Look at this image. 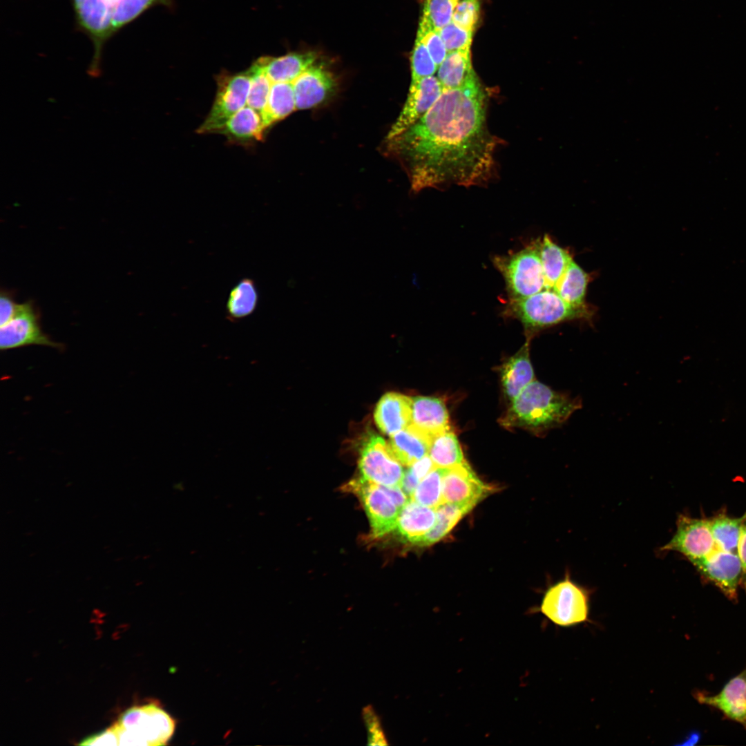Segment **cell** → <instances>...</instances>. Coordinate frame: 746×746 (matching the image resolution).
Returning a JSON list of instances; mask_svg holds the SVG:
<instances>
[{
	"mask_svg": "<svg viewBox=\"0 0 746 746\" xmlns=\"http://www.w3.org/2000/svg\"><path fill=\"white\" fill-rule=\"evenodd\" d=\"M488 95L477 74L443 90L416 123L388 140L412 190L481 185L492 177L499 144L488 126Z\"/></svg>",
	"mask_w": 746,
	"mask_h": 746,
	"instance_id": "6da1fadb",
	"label": "cell"
},
{
	"mask_svg": "<svg viewBox=\"0 0 746 746\" xmlns=\"http://www.w3.org/2000/svg\"><path fill=\"white\" fill-rule=\"evenodd\" d=\"M581 406L579 399L555 391L535 379L510 403L499 423L507 429L522 428L542 434L563 424Z\"/></svg>",
	"mask_w": 746,
	"mask_h": 746,
	"instance_id": "7a4b0ae2",
	"label": "cell"
},
{
	"mask_svg": "<svg viewBox=\"0 0 746 746\" xmlns=\"http://www.w3.org/2000/svg\"><path fill=\"white\" fill-rule=\"evenodd\" d=\"M77 21L94 45L88 74L99 75L102 47L116 31L156 5L170 6L171 0H71Z\"/></svg>",
	"mask_w": 746,
	"mask_h": 746,
	"instance_id": "3957f363",
	"label": "cell"
},
{
	"mask_svg": "<svg viewBox=\"0 0 746 746\" xmlns=\"http://www.w3.org/2000/svg\"><path fill=\"white\" fill-rule=\"evenodd\" d=\"M119 745H165L173 736L176 720L158 702L131 707L113 724Z\"/></svg>",
	"mask_w": 746,
	"mask_h": 746,
	"instance_id": "277c9868",
	"label": "cell"
},
{
	"mask_svg": "<svg viewBox=\"0 0 746 746\" xmlns=\"http://www.w3.org/2000/svg\"><path fill=\"white\" fill-rule=\"evenodd\" d=\"M508 309L530 331L590 316L586 306H573L551 289H544L526 298H511Z\"/></svg>",
	"mask_w": 746,
	"mask_h": 746,
	"instance_id": "5b68a950",
	"label": "cell"
},
{
	"mask_svg": "<svg viewBox=\"0 0 746 746\" xmlns=\"http://www.w3.org/2000/svg\"><path fill=\"white\" fill-rule=\"evenodd\" d=\"M591 591L573 582L570 573L546 591L540 611L560 627H571L589 619Z\"/></svg>",
	"mask_w": 746,
	"mask_h": 746,
	"instance_id": "8992f818",
	"label": "cell"
},
{
	"mask_svg": "<svg viewBox=\"0 0 746 746\" xmlns=\"http://www.w3.org/2000/svg\"><path fill=\"white\" fill-rule=\"evenodd\" d=\"M495 265L501 271L511 298L530 296L545 289L539 242L506 257H498Z\"/></svg>",
	"mask_w": 746,
	"mask_h": 746,
	"instance_id": "52a82bcc",
	"label": "cell"
},
{
	"mask_svg": "<svg viewBox=\"0 0 746 746\" xmlns=\"http://www.w3.org/2000/svg\"><path fill=\"white\" fill-rule=\"evenodd\" d=\"M216 81L215 99L209 114L196 131L199 134L218 133L247 102L251 85L247 70L239 73L222 71L216 76Z\"/></svg>",
	"mask_w": 746,
	"mask_h": 746,
	"instance_id": "ba28073f",
	"label": "cell"
},
{
	"mask_svg": "<svg viewBox=\"0 0 746 746\" xmlns=\"http://www.w3.org/2000/svg\"><path fill=\"white\" fill-rule=\"evenodd\" d=\"M358 468L360 479L384 486H401L405 473L388 443L375 434L363 441Z\"/></svg>",
	"mask_w": 746,
	"mask_h": 746,
	"instance_id": "9c48e42d",
	"label": "cell"
},
{
	"mask_svg": "<svg viewBox=\"0 0 746 746\" xmlns=\"http://www.w3.org/2000/svg\"><path fill=\"white\" fill-rule=\"evenodd\" d=\"M716 547L709 519L680 514L674 535L660 550L678 552L694 565L710 555Z\"/></svg>",
	"mask_w": 746,
	"mask_h": 746,
	"instance_id": "30bf717a",
	"label": "cell"
},
{
	"mask_svg": "<svg viewBox=\"0 0 746 746\" xmlns=\"http://www.w3.org/2000/svg\"><path fill=\"white\" fill-rule=\"evenodd\" d=\"M348 486L363 504L374 537H382L396 529L401 509L382 486L360 478L352 481Z\"/></svg>",
	"mask_w": 746,
	"mask_h": 746,
	"instance_id": "8fae6325",
	"label": "cell"
},
{
	"mask_svg": "<svg viewBox=\"0 0 746 746\" xmlns=\"http://www.w3.org/2000/svg\"><path fill=\"white\" fill-rule=\"evenodd\" d=\"M43 345L59 348L41 329L39 314L30 300L21 303L17 314L0 328V348L8 350L27 345Z\"/></svg>",
	"mask_w": 746,
	"mask_h": 746,
	"instance_id": "7c38bea8",
	"label": "cell"
},
{
	"mask_svg": "<svg viewBox=\"0 0 746 746\" xmlns=\"http://www.w3.org/2000/svg\"><path fill=\"white\" fill-rule=\"evenodd\" d=\"M492 488L475 475L468 463L446 468L442 479L443 504H456L470 510Z\"/></svg>",
	"mask_w": 746,
	"mask_h": 746,
	"instance_id": "4fadbf2b",
	"label": "cell"
},
{
	"mask_svg": "<svg viewBox=\"0 0 746 746\" xmlns=\"http://www.w3.org/2000/svg\"><path fill=\"white\" fill-rule=\"evenodd\" d=\"M694 566L703 578L718 587L729 600L736 601L743 567L738 553L716 548Z\"/></svg>",
	"mask_w": 746,
	"mask_h": 746,
	"instance_id": "5bb4252c",
	"label": "cell"
},
{
	"mask_svg": "<svg viewBox=\"0 0 746 746\" xmlns=\"http://www.w3.org/2000/svg\"><path fill=\"white\" fill-rule=\"evenodd\" d=\"M442 92L441 85L434 75L423 78L416 86L409 88L407 99L389 131L387 140L396 137L419 120Z\"/></svg>",
	"mask_w": 746,
	"mask_h": 746,
	"instance_id": "9a60e30c",
	"label": "cell"
},
{
	"mask_svg": "<svg viewBox=\"0 0 746 746\" xmlns=\"http://www.w3.org/2000/svg\"><path fill=\"white\" fill-rule=\"evenodd\" d=\"M291 83L296 110L310 108L323 103L336 89L333 75L321 65H312Z\"/></svg>",
	"mask_w": 746,
	"mask_h": 746,
	"instance_id": "2e32d148",
	"label": "cell"
},
{
	"mask_svg": "<svg viewBox=\"0 0 746 746\" xmlns=\"http://www.w3.org/2000/svg\"><path fill=\"white\" fill-rule=\"evenodd\" d=\"M697 700L720 710L726 717L746 729V671L729 680L716 695L696 694Z\"/></svg>",
	"mask_w": 746,
	"mask_h": 746,
	"instance_id": "e0dca14e",
	"label": "cell"
},
{
	"mask_svg": "<svg viewBox=\"0 0 746 746\" xmlns=\"http://www.w3.org/2000/svg\"><path fill=\"white\" fill-rule=\"evenodd\" d=\"M410 425L430 440L436 435L450 430L449 414L445 403L437 397L419 396L412 398Z\"/></svg>",
	"mask_w": 746,
	"mask_h": 746,
	"instance_id": "ac0fdd59",
	"label": "cell"
},
{
	"mask_svg": "<svg viewBox=\"0 0 746 746\" xmlns=\"http://www.w3.org/2000/svg\"><path fill=\"white\" fill-rule=\"evenodd\" d=\"M412 398L405 395L389 392L378 401L374 417L378 428L385 434H392L410 425Z\"/></svg>",
	"mask_w": 746,
	"mask_h": 746,
	"instance_id": "d6986e66",
	"label": "cell"
},
{
	"mask_svg": "<svg viewBox=\"0 0 746 746\" xmlns=\"http://www.w3.org/2000/svg\"><path fill=\"white\" fill-rule=\"evenodd\" d=\"M266 129L261 113L247 106L232 115L218 133L232 144L243 146L263 140Z\"/></svg>",
	"mask_w": 746,
	"mask_h": 746,
	"instance_id": "ffe728a7",
	"label": "cell"
},
{
	"mask_svg": "<svg viewBox=\"0 0 746 746\" xmlns=\"http://www.w3.org/2000/svg\"><path fill=\"white\" fill-rule=\"evenodd\" d=\"M535 380L529 355V339L502 365L501 381L504 394L510 403Z\"/></svg>",
	"mask_w": 746,
	"mask_h": 746,
	"instance_id": "44dd1931",
	"label": "cell"
},
{
	"mask_svg": "<svg viewBox=\"0 0 746 746\" xmlns=\"http://www.w3.org/2000/svg\"><path fill=\"white\" fill-rule=\"evenodd\" d=\"M435 520V508L410 499L400 511L395 530L403 540L417 545Z\"/></svg>",
	"mask_w": 746,
	"mask_h": 746,
	"instance_id": "7402d4cb",
	"label": "cell"
},
{
	"mask_svg": "<svg viewBox=\"0 0 746 746\" xmlns=\"http://www.w3.org/2000/svg\"><path fill=\"white\" fill-rule=\"evenodd\" d=\"M258 59L272 83L292 82L314 64L316 55L311 52H292L278 57L263 56Z\"/></svg>",
	"mask_w": 746,
	"mask_h": 746,
	"instance_id": "603a6c76",
	"label": "cell"
},
{
	"mask_svg": "<svg viewBox=\"0 0 746 746\" xmlns=\"http://www.w3.org/2000/svg\"><path fill=\"white\" fill-rule=\"evenodd\" d=\"M430 441L409 425L390 436L388 445L401 464L410 466L428 455Z\"/></svg>",
	"mask_w": 746,
	"mask_h": 746,
	"instance_id": "cb8c5ba5",
	"label": "cell"
},
{
	"mask_svg": "<svg viewBox=\"0 0 746 746\" xmlns=\"http://www.w3.org/2000/svg\"><path fill=\"white\" fill-rule=\"evenodd\" d=\"M437 73L443 90L463 86L476 74L472 65L470 48L448 52Z\"/></svg>",
	"mask_w": 746,
	"mask_h": 746,
	"instance_id": "d4e9b609",
	"label": "cell"
},
{
	"mask_svg": "<svg viewBox=\"0 0 746 746\" xmlns=\"http://www.w3.org/2000/svg\"><path fill=\"white\" fill-rule=\"evenodd\" d=\"M258 300L255 281L250 278H242L229 292L226 305L227 318L236 322L249 316L256 310Z\"/></svg>",
	"mask_w": 746,
	"mask_h": 746,
	"instance_id": "484cf974",
	"label": "cell"
},
{
	"mask_svg": "<svg viewBox=\"0 0 746 746\" xmlns=\"http://www.w3.org/2000/svg\"><path fill=\"white\" fill-rule=\"evenodd\" d=\"M539 254L545 277V289L555 287L573 260L569 253L545 235L539 242Z\"/></svg>",
	"mask_w": 746,
	"mask_h": 746,
	"instance_id": "4316f807",
	"label": "cell"
},
{
	"mask_svg": "<svg viewBox=\"0 0 746 746\" xmlns=\"http://www.w3.org/2000/svg\"><path fill=\"white\" fill-rule=\"evenodd\" d=\"M296 109L295 95L291 82H273L267 104L261 115L265 127L279 122Z\"/></svg>",
	"mask_w": 746,
	"mask_h": 746,
	"instance_id": "83f0119b",
	"label": "cell"
},
{
	"mask_svg": "<svg viewBox=\"0 0 746 746\" xmlns=\"http://www.w3.org/2000/svg\"><path fill=\"white\" fill-rule=\"evenodd\" d=\"M428 456L434 466L441 468H453L466 461L457 437L450 430L431 439Z\"/></svg>",
	"mask_w": 746,
	"mask_h": 746,
	"instance_id": "f1b7e54d",
	"label": "cell"
},
{
	"mask_svg": "<svg viewBox=\"0 0 746 746\" xmlns=\"http://www.w3.org/2000/svg\"><path fill=\"white\" fill-rule=\"evenodd\" d=\"M587 283L586 273L573 260L554 290L567 303L584 307Z\"/></svg>",
	"mask_w": 746,
	"mask_h": 746,
	"instance_id": "f546056e",
	"label": "cell"
},
{
	"mask_svg": "<svg viewBox=\"0 0 746 746\" xmlns=\"http://www.w3.org/2000/svg\"><path fill=\"white\" fill-rule=\"evenodd\" d=\"M744 515L731 517L720 513L709 519L710 528L716 546L721 550L738 553V544Z\"/></svg>",
	"mask_w": 746,
	"mask_h": 746,
	"instance_id": "4dcf8cb0",
	"label": "cell"
},
{
	"mask_svg": "<svg viewBox=\"0 0 746 746\" xmlns=\"http://www.w3.org/2000/svg\"><path fill=\"white\" fill-rule=\"evenodd\" d=\"M469 511L468 508L456 504H441L436 508V520L434 526L417 545L429 546L439 541Z\"/></svg>",
	"mask_w": 746,
	"mask_h": 746,
	"instance_id": "1f68e13d",
	"label": "cell"
},
{
	"mask_svg": "<svg viewBox=\"0 0 746 746\" xmlns=\"http://www.w3.org/2000/svg\"><path fill=\"white\" fill-rule=\"evenodd\" d=\"M446 468L435 467L419 483L410 499L437 508L443 504L442 479Z\"/></svg>",
	"mask_w": 746,
	"mask_h": 746,
	"instance_id": "d6a6232c",
	"label": "cell"
},
{
	"mask_svg": "<svg viewBox=\"0 0 746 746\" xmlns=\"http://www.w3.org/2000/svg\"><path fill=\"white\" fill-rule=\"evenodd\" d=\"M247 70L251 77V85L247 104L262 113L267 104L272 82L266 75L259 59Z\"/></svg>",
	"mask_w": 746,
	"mask_h": 746,
	"instance_id": "836d02e7",
	"label": "cell"
},
{
	"mask_svg": "<svg viewBox=\"0 0 746 746\" xmlns=\"http://www.w3.org/2000/svg\"><path fill=\"white\" fill-rule=\"evenodd\" d=\"M460 0H425L421 21L440 30L452 19Z\"/></svg>",
	"mask_w": 746,
	"mask_h": 746,
	"instance_id": "e575fe53",
	"label": "cell"
},
{
	"mask_svg": "<svg viewBox=\"0 0 746 746\" xmlns=\"http://www.w3.org/2000/svg\"><path fill=\"white\" fill-rule=\"evenodd\" d=\"M411 82L409 88L416 86L421 79L432 76L437 66L431 57L421 37L417 35L410 57Z\"/></svg>",
	"mask_w": 746,
	"mask_h": 746,
	"instance_id": "d590c367",
	"label": "cell"
},
{
	"mask_svg": "<svg viewBox=\"0 0 746 746\" xmlns=\"http://www.w3.org/2000/svg\"><path fill=\"white\" fill-rule=\"evenodd\" d=\"M417 35L422 39L438 68L448 54L439 30L420 21Z\"/></svg>",
	"mask_w": 746,
	"mask_h": 746,
	"instance_id": "8d00e7d4",
	"label": "cell"
},
{
	"mask_svg": "<svg viewBox=\"0 0 746 746\" xmlns=\"http://www.w3.org/2000/svg\"><path fill=\"white\" fill-rule=\"evenodd\" d=\"M439 30L448 52L470 48L474 31L464 29L452 21Z\"/></svg>",
	"mask_w": 746,
	"mask_h": 746,
	"instance_id": "74e56055",
	"label": "cell"
},
{
	"mask_svg": "<svg viewBox=\"0 0 746 746\" xmlns=\"http://www.w3.org/2000/svg\"><path fill=\"white\" fill-rule=\"evenodd\" d=\"M480 1L460 0L451 21L464 29L474 31L479 17Z\"/></svg>",
	"mask_w": 746,
	"mask_h": 746,
	"instance_id": "f35d334b",
	"label": "cell"
},
{
	"mask_svg": "<svg viewBox=\"0 0 746 746\" xmlns=\"http://www.w3.org/2000/svg\"><path fill=\"white\" fill-rule=\"evenodd\" d=\"M363 716L367 730L370 745H387V739L382 729L380 718L370 706L363 709Z\"/></svg>",
	"mask_w": 746,
	"mask_h": 746,
	"instance_id": "ab89813d",
	"label": "cell"
},
{
	"mask_svg": "<svg viewBox=\"0 0 746 746\" xmlns=\"http://www.w3.org/2000/svg\"><path fill=\"white\" fill-rule=\"evenodd\" d=\"M83 745H119V738L116 729L113 725L109 728L88 736L79 743Z\"/></svg>",
	"mask_w": 746,
	"mask_h": 746,
	"instance_id": "60d3db41",
	"label": "cell"
},
{
	"mask_svg": "<svg viewBox=\"0 0 746 746\" xmlns=\"http://www.w3.org/2000/svg\"><path fill=\"white\" fill-rule=\"evenodd\" d=\"M20 307L21 304L14 301L10 293L1 291L0 296V326L10 321L17 314Z\"/></svg>",
	"mask_w": 746,
	"mask_h": 746,
	"instance_id": "b9f144b4",
	"label": "cell"
},
{
	"mask_svg": "<svg viewBox=\"0 0 746 746\" xmlns=\"http://www.w3.org/2000/svg\"><path fill=\"white\" fill-rule=\"evenodd\" d=\"M738 555L740 560L743 567L740 586L746 591V513L744 515L741 524L740 537L738 544Z\"/></svg>",
	"mask_w": 746,
	"mask_h": 746,
	"instance_id": "7bdbcfd3",
	"label": "cell"
},
{
	"mask_svg": "<svg viewBox=\"0 0 746 746\" xmlns=\"http://www.w3.org/2000/svg\"><path fill=\"white\" fill-rule=\"evenodd\" d=\"M745 671H746V670H745Z\"/></svg>",
	"mask_w": 746,
	"mask_h": 746,
	"instance_id": "ee69618b",
	"label": "cell"
}]
</instances>
